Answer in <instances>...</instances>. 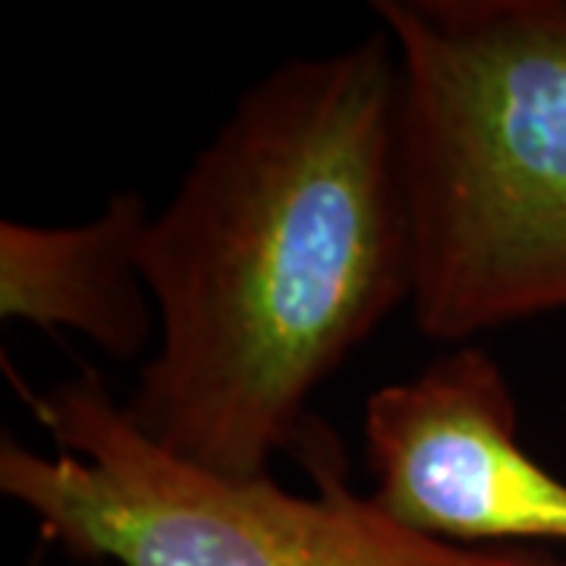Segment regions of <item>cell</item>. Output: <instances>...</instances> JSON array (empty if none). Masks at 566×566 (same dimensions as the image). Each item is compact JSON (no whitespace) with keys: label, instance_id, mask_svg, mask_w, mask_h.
Listing matches in <instances>:
<instances>
[{"label":"cell","instance_id":"obj_1","mask_svg":"<svg viewBox=\"0 0 566 566\" xmlns=\"http://www.w3.org/2000/svg\"><path fill=\"white\" fill-rule=\"evenodd\" d=\"M158 344L123 400L142 434L271 475L312 400L412 296L403 80L387 32L252 82L145 227Z\"/></svg>","mask_w":566,"mask_h":566},{"label":"cell","instance_id":"obj_2","mask_svg":"<svg viewBox=\"0 0 566 566\" xmlns=\"http://www.w3.org/2000/svg\"><path fill=\"white\" fill-rule=\"evenodd\" d=\"M403 80L416 327L566 308V0H378Z\"/></svg>","mask_w":566,"mask_h":566},{"label":"cell","instance_id":"obj_3","mask_svg":"<svg viewBox=\"0 0 566 566\" xmlns=\"http://www.w3.org/2000/svg\"><path fill=\"white\" fill-rule=\"evenodd\" d=\"M20 385V378H13ZM57 453L0 444V491L41 535L114 566H545L526 551L457 547L397 526L356 494L322 424L300 447L315 494L274 475L227 479L151 444L98 371L22 387Z\"/></svg>","mask_w":566,"mask_h":566},{"label":"cell","instance_id":"obj_4","mask_svg":"<svg viewBox=\"0 0 566 566\" xmlns=\"http://www.w3.org/2000/svg\"><path fill=\"white\" fill-rule=\"evenodd\" d=\"M368 494L397 526L457 547L566 542V482L520 441L501 365L460 344L365 400Z\"/></svg>","mask_w":566,"mask_h":566},{"label":"cell","instance_id":"obj_5","mask_svg":"<svg viewBox=\"0 0 566 566\" xmlns=\"http://www.w3.org/2000/svg\"><path fill=\"white\" fill-rule=\"evenodd\" d=\"M151 221L139 192H114L76 227L0 223V315L44 331H76L114 359L148 346L158 312L142 277Z\"/></svg>","mask_w":566,"mask_h":566},{"label":"cell","instance_id":"obj_6","mask_svg":"<svg viewBox=\"0 0 566 566\" xmlns=\"http://www.w3.org/2000/svg\"><path fill=\"white\" fill-rule=\"evenodd\" d=\"M545 566H566V557L564 560H557V564H545Z\"/></svg>","mask_w":566,"mask_h":566}]
</instances>
